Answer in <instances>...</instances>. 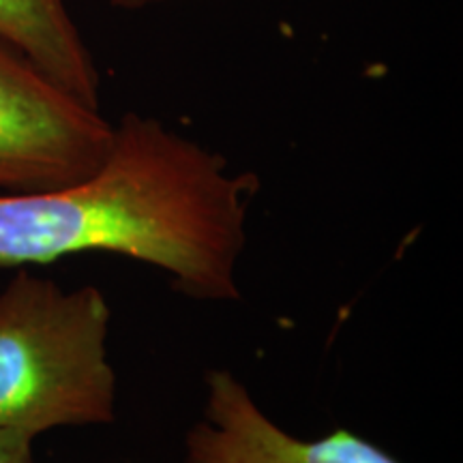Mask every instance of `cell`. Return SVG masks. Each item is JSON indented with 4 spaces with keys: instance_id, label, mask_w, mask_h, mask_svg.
I'll use <instances>...</instances> for the list:
<instances>
[{
    "instance_id": "obj_1",
    "label": "cell",
    "mask_w": 463,
    "mask_h": 463,
    "mask_svg": "<svg viewBox=\"0 0 463 463\" xmlns=\"http://www.w3.org/2000/svg\"><path fill=\"white\" fill-rule=\"evenodd\" d=\"M258 189L253 172H230L223 155L129 112L114 125L106 161L84 181L0 194V266L120 253L165 270L189 298L239 300L236 266Z\"/></svg>"
},
{
    "instance_id": "obj_2",
    "label": "cell",
    "mask_w": 463,
    "mask_h": 463,
    "mask_svg": "<svg viewBox=\"0 0 463 463\" xmlns=\"http://www.w3.org/2000/svg\"><path fill=\"white\" fill-rule=\"evenodd\" d=\"M109 317L95 286L62 289L20 270L0 289V430L37 438L114 420Z\"/></svg>"
},
{
    "instance_id": "obj_3",
    "label": "cell",
    "mask_w": 463,
    "mask_h": 463,
    "mask_svg": "<svg viewBox=\"0 0 463 463\" xmlns=\"http://www.w3.org/2000/svg\"><path fill=\"white\" fill-rule=\"evenodd\" d=\"M114 125L0 43V194L84 181L106 161Z\"/></svg>"
},
{
    "instance_id": "obj_4",
    "label": "cell",
    "mask_w": 463,
    "mask_h": 463,
    "mask_svg": "<svg viewBox=\"0 0 463 463\" xmlns=\"http://www.w3.org/2000/svg\"><path fill=\"white\" fill-rule=\"evenodd\" d=\"M184 463H399L354 431L298 439L266 416L245 384L225 369L206 375L204 419L184 439Z\"/></svg>"
},
{
    "instance_id": "obj_5",
    "label": "cell",
    "mask_w": 463,
    "mask_h": 463,
    "mask_svg": "<svg viewBox=\"0 0 463 463\" xmlns=\"http://www.w3.org/2000/svg\"><path fill=\"white\" fill-rule=\"evenodd\" d=\"M0 43L84 106L99 109V69L65 0H0Z\"/></svg>"
},
{
    "instance_id": "obj_6",
    "label": "cell",
    "mask_w": 463,
    "mask_h": 463,
    "mask_svg": "<svg viewBox=\"0 0 463 463\" xmlns=\"http://www.w3.org/2000/svg\"><path fill=\"white\" fill-rule=\"evenodd\" d=\"M33 439L26 433L0 430V463H33Z\"/></svg>"
},
{
    "instance_id": "obj_7",
    "label": "cell",
    "mask_w": 463,
    "mask_h": 463,
    "mask_svg": "<svg viewBox=\"0 0 463 463\" xmlns=\"http://www.w3.org/2000/svg\"><path fill=\"white\" fill-rule=\"evenodd\" d=\"M108 3L112 5V7L123 11H142L150 7H159V5L178 3V0H108Z\"/></svg>"
}]
</instances>
